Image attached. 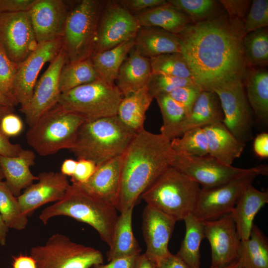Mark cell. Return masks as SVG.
<instances>
[{
  "mask_svg": "<svg viewBox=\"0 0 268 268\" xmlns=\"http://www.w3.org/2000/svg\"><path fill=\"white\" fill-rule=\"evenodd\" d=\"M156 268H189L177 255L170 253L155 263Z\"/></svg>",
  "mask_w": 268,
  "mask_h": 268,
  "instance_id": "cell-54",
  "label": "cell"
},
{
  "mask_svg": "<svg viewBox=\"0 0 268 268\" xmlns=\"http://www.w3.org/2000/svg\"><path fill=\"white\" fill-rule=\"evenodd\" d=\"M30 256L37 268H90L104 262L99 250L60 233L53 234L45 244L32 247Z\"/></svg>",
  "mask_w": 268,
  "mask_h": 268,
  "instance_id": "cell-9",
  "label": "cell"
},
{
  "mask_svg": "<svg viewBox=\"0 0 268 268\" xmlns=\"http://www.w3.org/2000/svg\"><path fill=\"white\" fill-rule=\"evenodd\" d=\"M223 114L217 94L203 90L199 95L190 114L181 127L182 135L186 131L197 128L222 122Z\"/></svg>",
  "mask_w": 268,
  "mask_h": 268,
  "instance_id": "cell-27",
  "label": "cell"
},
{
  "mask_svg": "<svg viewBox=\"0 0 268 268\" xmlns=\"http://www.w3.org/2000/svg\"><path fill=\"white\" fill-rule=\"evenodd\" d=\"M12 268H37V267L31 256L20 254L13 258Z\"/></svg>",
  "mask_w": 268,
  "mask_h": 268,
  "instance_id": "cell-55",
  "label": "cell"
},
{
  "mask_svg": "<svg viewBox=\"0 0 268 268\" xmlns=\"http://www.w3.org/2000/svg\"><path fill=\"white\" fill-rule=\"evenodd\" d=\"M115 206L71 183L64 197L45 208L39 218L46 224L57 216L71 217L92 226L109 246L119 216Z\"/></svg>",
  "mask_w": 268,
  "mask_h": 268,
  "instance_id": "cell-3",
  "label": "cell"
},
{
  "mask_svg": "<svg viewBox=\"0 0 268 268\" xmlns=\"http://www.w3.org/2000/svg\"><path fill=\"white\" fill-rule=\"evenodd\" d=\"M193 79L203 90L243 81L247 65L243 47V21L221 14L192 25L177 34Z\"/></svg>",
  "mask_w": 268,
  "mask_h": 268,
  "instance_id": "cell-1",
  "label": "cell"
},
{
  "mask_svg": "<svg viewBox=\"0 0 268 268\" xmlns=\"http://www.w3.org/2000/svg\"><path fill=\"white\" fill-rule=\"evenodd\" d=\"M136 134L117 116L86 121L69 150L77 159L90 160L98 165L122 155Z\"/></svg>",
  "mask_w": 268,
  "mask_h": 268,
  "instance_id": "cell-4",
  "label": "cell"
},
{
  "mask_svg": "<svg viewBox=\"0 0 268 268\" xmlns=\"http://www.w3.org/2000/svg\"><path fill=\"white\" fill-rule=\"evenodd\" d=\"M77 161L72 159H65L61 167V173L66 176H70L74 174Z\"/></svg>",
  "mask_w": 268,
  "mask_h": 268,
  "instance_id": "cell-56",
  "label": "cell"
},
{
  "mask_svg": "<svg viewBox=\"0 0 268 268\" xmlns=\"http://www.w3.org/2000/svg\"><path fill=\"white\" fill-rule=\"evenodd\" d=\"M19 64L11 61L0 46V92L18 105L13 85Z\"/></svg>",
  "mask_w": 268,
  "mask_h": 268,
  "instance_id": "cell-43",
  "label": "cell"
},
{
  "mask_svg": "<svg viewBox=\"0 0 268 268\" xmlns=\"http://www.w3.org/2000/svg\"><path fill=\"white\" fill-rule=\"evenodd\" d=\"M243 47L247 66L268 65V30L266 27L245 34Z\"/></svg>",
  "mask_w": 268,
  "mask_h": 268,
  "instance_id": "cell-37",
  "label": "cell"
},
{
  "mask_svg": "<svg viewBox=\"0 0 268 268\" xmlns=\"http://www.w3.org/2000/svg\"><path fill=\"white\" fill-rule=\"evenodd\" d=\"M14 110V107L0 105V122L5 115L13 113Z\"/></svg>",
  "mask_w": 268,
  "mask_h": 268,
  "instance_id": "cell-60",
  "label": "cell"
},
{
  "mask_svg": "<svg viewBox=\"0 0 268 268\" xmlns=\"http://www.w3.org/2000/svg\"><path fill=\"white\" fill-rule=\"evenodd\" d=\"M196 83L193 79L180 78L158 73H152L147 85L148 92L154 99L159 95L169 94L177 88Z\"/></svg>",
  "mask_w": 268,
  "mask_h": 268,
  "instance_id": "cell-42",
  "label": "cell"
},
{
  "mask_svg": "<svg viewBox=\"0 0 268 268\" xmlns=\"http://www.w3.org/2000/svg\"><path fill=\"white\" fill-rule=\"evenodd\" d=\"M0 105L12 107L16 106L10 99L4 95L1 92H0Z\"/></svg>",
  "mask_w": 268,
  "mask_h": 268,
  "instance_id": "cell-59",
  "label": "cell"
},
{
  "mask_svg": "<svg viewBox=\"0 0 268 268\" xmlns=\"http://www.w3.org/2000/svg\"><path fill=\"white\" fill-rule=\"evenodd\" d=\"M75 172L71 177L72 183L81 184L86 182L93 175L97 168V165L93 161L85 159L77 160Z\"/></svg>",
  "mask_w": 268,
  "mask_h": 268,
  "instance_id": "cell-46",
  "label": "cell"
},
{
  "mask_svg": "<svg viewBox=\"0 0 268 268\" xmlns=\"http://www.w3.org/2000/svg\"><path fill=\"white\" fill-rule=\"evenodd\" d=\"M142 234L146 245L144 254L155 263L171 253L168 246L176 221L146 205L142 212Z\"/></svg>",
  "mask_w": 268,
  "mask_h": 268,
  "instance_id": "cell-19",
  "label": "cell"
},
{
  "mask_svg": "<svg viewBox=\"0 0 268 268\" xmlns=\"http://www.w3.org/2000/svg\"><path fill=\"white\" fill-rule=\"evenodd\" d=\"M218 1L225 7L229 16L240 19L245 17L251 3L250 0H221Z\"/></svg>",
  "mask_w": 268,
  "mask_h": 268,
  "instance_id": "cell-49",
  "label": "cell"
},
{
  "mask_svg": "<svg viewBox=\"0 0 268 268\" xmlns=\"http://www.w3.org/2000/svg\"><path fill=\"white\" fill-rule=\"evenodd\" d=\"M22 149L19 144L12 143L0 128V155L15 157L18 156Z\"/></svg>",
  "mask_w": 268,
  "mask_h": 268,
  "instance_id": "cell-51",
  "label": "cell"
},
{
  "mask_svg": "<svg viewBox=\"0 0 268 268\" xmlns=\"http://www.w3.org/2000/svg\"><path fill=\"white\" fill-rule=\"evenodd\" d=\"M36 155L33 150L23 149L15 157L0 155V167L5 182L16 197L21 190L30 186L38 177L34 175L30 167L35 164Z\"/></svg>",
  "mask_w": 268,
  "mask_h": 268,
  "instance_id": "cell-22",
  "label": "cell"
},
{
  "mask_svg": "<svg viewBox=\"0 0 268 268\" xmlns=\"http://www.w3.org/2000/svg\"><path fill=\"white\" fill-rule=\"evenodd\" d=\"M153 99L146 85L123 97L117 116L127 128L137 134L144 129L145 114Z\"/></svg>",
  "mask_w": 268,
  "mask_h": 268,
  "instance_id": "cell-29",
  "label": "cell"
},
{
  "mask_svg": "<svg viewBox=\"0 0 268 268\" xmlns=\"http://www.w3.org/2000/svg\"><path fill=\"white\" fill-rule=\"evenodd\" d=\"M134 268H156V265L144 254H140L136 259Z\"/></svg>",
  "mask_w": 268,
  "mask_h": 268,
  "instance_id": "cell-57",
  "label": "cell"
},
{
  "mask_svg": "<svg viewBox=\"0 0 268 268\" xmlns=\"http://www.w3.org/2000/svg\"><path fill=\"white\" fill-rule=\"evenodd\" d=\"M268 202V192L260 191L253 184L245 189L230 213L241 241L249 238L256 215Z\"/></svg>",
  "mask_w": 268,
  "mask_h": 268,
  "instance_id": "cell-23",
  "label": "cell"
},
{
  "mask_svg": "<svg viewBox=\"0 0 268 268\" xmlns=\"http://www.w3.org/2000/svg\"><path fill=\"white\" fill-rule=\"evenodd\" d=\"M98 78L90 58L77 62L67 63L60 73V89L62 93Z\"/></svg>",
  "mask_w": 268,
  "mask_h": 268,
  "instance_id": "cell-36",
  "label": "cell"
},
{
  "mask_svg": "<svg viewBox=\"0 0 268 268\" xmlns=\"http://www.w3.org/2000/svg\"><path fill=\"white\" fill-rule=\"evenodd\" d=\"M167 1L195 23L208 19L217 6L216 1L213 0H168Z\"/></svg>",
  "mask_w": 268,
  "mask_h": 268,
  "instance_id": "cell-41",
  "label": "cell"
},
{
  "mask_svg": "<svg viewBox=\"0 0 268 268\" xmlns=\"http://www.w3.org/2000/svg\"><path fill=\"white\" fill-rule=\"evenodd\" d=\"M67 63V56L63 46L57 56L50 62L46 70L37 80L28 105L20 109L24 115L25 121L29 127L58 104L61 94L59 86L60 75Z\"/></svg>",
  "mask_w": 268,
  "mask_h": 268,
  "instance_id": "cell-15",
  "label": "cell"
},
{
  "mask_svg": "<svg viewBox=\"0 0 268 268\" xmlns=\"http://www.w3.org/2000/svg\"><path fill=\"white\" fill-rule=\"evenodd\" d=\"M203 129L207 138L208 155L225 165H232L242 154L246 144L238 140L222 122Z\"/></svg>",
  "mask_w": 268,
  "mask_h": 268,
  "instance_id": "cell-25",
  "label": "cell"
},
{
  "mask_svg": "<svg viewBox=\"0 0 268 268\" xmlns=\"http://www.w3.org/2000/svg\"><path fill=\"white\" fill-rule=\"evenodd\" d=\"M0 128L7 137L14 136L22 132L23 124L19 117L13 112L2 118L0 122Z\"/></svg>",
  "mask_w": 268,
  "mask_h": 268,
  "instance_id": "cell-47",
  "label": "cell"
},
{
  "mask_svg": "<svg viewBox=\"0 0 268 268\" xmlns=\"http://www.w3.org/2000/svg\"><path fill=\"white\" fill-rule=\"evenodd\" d=\"M238 260L242 268H268V238L255 224L249 238L240 242Z\"/></svg>",
  "mask_w": 268,
  "mask_h": 268,
  "instance_id": "cell-33",
  "label": "cell"
},
{
  "mask_svg": "<svg viewBox=\"0 0 268 268\" xmlns=\"http://www.w3.org/2000/svg\"><path fill=\"white\" fill-rule=\"evenodd\" d=\"M0 215L9 229L22 230L28 223L27 216L22 213L17 198L3 181L0 182Z\"/></svg>",
  "mask_w": 268,
  "mask_h": 268,
  "instance_id": "cell-38",
  "label": "cell"
},
{
  "mask_svg": "<svg viewBox=\"0 0 268 268\" xmlns=\"http://www.w3.org/2000/svg\"><path fill=\"white\" fill-rule=\"evenodd\" d=\"M69 10L62 0H36L29 11L38 43L62 38Z\"/></svg>",
  "mask_w": 268,
  "mask_h": 268,
  "instance_id": "cell-20",
  "label": "cell"
},
{
  "mask_svg": "<svg viewBox=\"0 0 268 268\" xmlns=\"http://www.w3.org/2000/svg\"><path fill=\"white\" fill-rule=\"evenodd\" d=\"M86 120L57 104L29 127L26 134L29 145L39 155L54 154L70 149L77 131Z\"/></svg>",
  "mask_w": 268,
  "mask_h": 268,
  "instance_id": "cell-6",
  "label": "cell"
},
{
  "mask_svg": "<svg viewBox=\"0 0 268 268\" xmlns=\"http://www.w3.org/2000/svg\"><path fill=\"white\" fill-rule=\"evenodd\" d=\"M140 28L135 15L118 1L107 2L100 17L93 55L135 38Z\"/></svg>",
  "mask_w": 268,
  "mask_h": 268,
  "instance_id": "cell-14",
  "label": "cell"
},
{
  "mask_svg": "<svg viewBox=\"0 0 268 268\" xmlns=\"http://www.w3.org/2000/svg\"><path fill=\"white\" fill-rule=\"evenodd\" d=\"M37 45L29 11L0 13V46L11 61L21 64Z\"/></svg>",
  "mask_w": 268,
  "mask_h": 268,
  "instance_id": "cell-13",
  "label": "cell"
},
{
  "mask_svg": "<svg viewBox=\"0 0 268 268\" xmlns=\"http://www.w3.org/2000/svg\"><path fill=\"white\" fill-rule=\"evenodd\" d=\"M134 45L135 38L93 55L90 58L99 78L110 85L115 84L120 68Z\"/></svg>",
  "mask_w": 268,
  "mask_h": 268,
  "instance_id": "cell-32",
  "label": "cell"
},
{
  "mask_svg": "<svg viewBox=\"0 0 268 268\" xmlns=\"http://www.w3.org/2000/svg\"><path fill=\"white\" fill-rule=\"evenodd\" d=\"M257 176L247 174L215 187L201 188L193 214L204 222L230 213L245 189L253 184Z\"/></svg>",
  "mask_w": 268,
  "mask_h": 268,
  "instance_id": "cell-12",
  "label": "cell"
},
{
  "mask_svg": "<svg viewBox=\"0 0 268 268\" xmlns=\"http://www.w3.org/2000/svg\"><path fill=\"white\" fill-rule=\"evenodd\" d=\"M37 177L38 182L17 197L22 213L27 217L42 205L61 200L70 185L61 172H42Z\"/></svg>",
  "mask_w": 268,
  "mask_h": 268,
  "instance_id": "cell-18",
  "label": "cell"
},
{
  "mask_svg": "<svg viewBox=\"0 0 268 268\" xmlns=\"http://www.w3.org/2000/svg\"><path fill=\"white\" fill-rule=\"evenodd\" d=\"M8 229V227L0 215V245L1 246H4L6 244Z\"/></svg>",
  "mask_w": 268,
  "mask_h": 268,
  "instance_id": "cell-58",
  "label": "cell"
},
{
  "mask_svg": "<svg viewBox=\"0 0 268 268\" xmlns=\"http://www.w3.org/2000/svg\"><path fill=\"white\" fill-rule=\"evenodd\" d=\"M134 207H130L118 216L111 243L107 253L108 262L117 258L140 254L141 249L132 228Z\"/></svg>",
  "mask_w": 268,
  "mask_h": 268,
  "instance_id": "cell-31",
  "label": "cell"
},
{
  "mask_svg": "<svg viewBox=\"0 0 268 268\" xmlns=\"http://www.w3.org/2000/svg\"><path fill=\"white\" fill-rule=\"evenodd\" d=\"M215 268H242V267L239 260H237L227 266Z\"/></svg>",
  "mask_w": 268,
  "mask_h": 268,
  "instance_id": "cell-61",
  "label": "cell"
},
{
  "mask_svg": "<svg viewBox=\"0 0 268 268\" xmlns=\"http://www.w3.org/2000/svg\"><path fill=\"white\" fill-rule=\"evenodd\" d=\"M3 179H4V175L0 167V182L2 181Z\"/></svg>",
  "mask_w": 268,
  "mask_h": 268,
  "instance_id": "cell-62",
  "label": "cell"
},
{
  "mask_svg": "<svg viewBox=\"0 0 268 268\" xmlns=\"http://www.w3.org/2000/svg\"><path fill=\"white\" fill-rule=\"evenodd\" d=\"M202 91L200 85L194 83L177 88L168 95L185 109L187 116Z\"/></svg>",
  "mask_w": 268,
  "mask_h": 268,
  "instance_id": "cell-45",
  "label": "cell"
},
{
  "mask_svg": "<svg viewBox=\"0 0 268 268\" xmlns=\"http://www.w3.org/2000/svg\"><path fill=\"white\" fill-rule=\"evenodd\" d=\"M106 3L82 0L69 10L62 37L67 63L83 61L93 55L99 23Z\"/></svg>",
  "mask_w": 268,
  "mask_h": 268,
  "instance_id": "cell-7",
  "label": "cell"
},
{
  "mask_svg": "<svg viewBox=\"0 0 268 268\" xmlns=\"http://www.w3.org/2000/svg\"><path fill=\"white\" fill-rule=\"evenodd\" d=\"M123 96L116 84L100 78L61 93L58 104L86 121L117 116Z\"/></svg>",
  "mask_w": 268,
  "mask_h": 268,
  "instance_id": "cell-8",
  "label": "cell"
},
{
  "mask_svg": "<svg viewBox=\"0 0 268 268\" xmlns=\"http://www.w3.org/2000/svg\"><path fill=\"white\" fill-rule=\"evenodd\" d=\"M212 92L218 96L223 114L222 123L240 141L253 138L254 118L244 89L243 81L227 83Z\"/></svg>",
  "mask_w": 268,
  "mask_h": 268,
  "instance_id": "cell-11",
  "label": "cell"
},
{
  "mask_svg": "<svg viewBox=\"0 0 268 268\" xmlns=\"http://www.w3.org/2000/svg\"><path fill=\"white\" fill-rule=\"evenodd\" d=\"M122 157L123 154L97 165L86 182L76 184L116 207L120 190Z\"/></svg>",
  "mask_w": 268,
  "mask_h": 268,
  "instance_id": "cell-21",
  "label": "cell"
},
{
  "mask_svg": "<svg viewBox=\"0 0 268 268\" xmlns=\"http://www.w3.org/2000/svg\"><path fill=\"white\" fill-rule=\"evenodd\" d=\"M253 149L259 157H268V134L263 132L257 135L253 142Z\"/></svg>",
  "mask_w": 268,
  "mask_h": 268,
  "instance_id": "cell-53",
  "label": "cell"
},
{
  "mask_svg": "<svg viewBox=\"0 0 268 268\" xmlns=\"http://www.w3.org/2000/svg\"><path fill=\"white\" fill-rule=\"evenodd\" d=\"M175 153L191 156L208 155L206 136L203 129L197 128L185 132L180 137L171 140Z\"/></svg>",
  "mask_w": 268,
  "mask_h": 268,
  "instance_id": "cell-39",
  "label": "cell"
},
{
  "mask_svg": "<svg viewBox=\"0 0 268 268\" xmlns=\"http://www.w3.org/2000/svg\"><path fill=\"white\" fill-rule=\"evenodd\" d=\"M151 75L149 59L134 47L120 68L115 84L125 97L146 86Z\"/></svg>",
  "mask_w": 268,
  "mask_h": 268,
  "instance_id": "cell-24",
  "label": "cell"
},
{
  "mask_svg": "<svg viewBox=\"0 0 268 268\" xmlns=\"http://www.w3.org/2000/svg\"><path fill=\"white\" fill-rule=\"evenodd\" d=\"M118 2L131 13L142 12L167 3L165 0H123Z\"/></svg>",
  "mask_w": 268,
  "mask_h": 268,
  "instance_id": "cell-48",
  "label": "cell"
},
{
  "mask_svg": "<svg viewBox=\"0 0 268 268\" xmlns=\"http://www.w3.org/2000/svg\"><path fill=\"white\" fill-rule=\"evenodd\" d=\"M139 255L115 259L106 265L98 264L93 266V268H134Z\"/></svg>",
  "mask_w": 268,
  "mask_h": 268,
  "instance_id": "cell-52",
  "label": "cell"
},
{
  "mask_svg": "<svg viewBox=\"0 0 268 268\" xmlns=\"http://www.w3.org/2000/svg\"><path fill=\"white\" fill-rule=\"evenodd\" d=\"M205 238L211 250L210 268L227 266L238 260L241 240L230 214L203 222Z\"/></svg>",
  "mask_w": 268,
  "mask_h": 268,
  "instance_id": "cell-17",
  "label": "cell"
},
{
  "mask_svg": "<svg viewBox=\"0 0 268 268\" xmlns=\"http://www.w3.org/2000/svg\"><path fill=\"white\" fill-rule=\"evenodd\" d=\"M62 47V38L38 43L34 51L19 64L13 89L16 101L20 105V109L29 104L43 66L53 60Z\"/></svg>",
  "mask_w": 268,
  "mask_h": 268,
  "instance_id": "cell-16",
  "label": "cell"
},
{
  "mask_svg": "<svg viewBox=\"0 0 268 268\" xmlns=\"http://www.w3.org/2000/svg\"><path fill=\"white\" fill-rule=\"evenodd\" d=\"M171 166L192 178L201 189L215 187L247 174H268L267 165L241 168L225 165L209 155L191 156L175 153Z\"/></svg>",
  "mask_w": 268,
  "mask_h": 268,
  "instance_id": "cell-10",
  "label": "cell"
},
{
  "mask_svg": "<svg viewBox=\"0 0 268 268\" xmlns=\"http://www.w3.org/2000/svg\"><path fill=\"white\" fill-rule=\"evenodd\" d=\"M155 99L163 120L160 134L170 141L180 137L182 125L187 117L186 111L168 94L159 95Z\"/></svg>",
  "mask_w": 268,
  "mask_h": 268,
  "instance_id": "cell-35",
  "label": "cell"
},
{
  "mask_svg": "<svg viewBox=\"0 0 268 268\" xmlns=\"http://www.w3.org/2000/svg\"><path fill=\"white\" fill-rule=\"evenodd\" d=\"M186 231L180 248L176 254L189 268H201L200 245L205 238L203 222L193 214L184 219Z\"/></svg>",
  "mask_w": 268,
  "mask_h": 268,
  "instance_id": "cell-34",
  "label": "cell"
},
{
  "mask_svg": "<svg viewBox=\"0 0 268 268\" xmlns=\"http://www.w3.org/2000/svg\"><path fill=\"white\" fill-rule=\"evenodd\" d=\"M192 178L172 166L167 168L142 194L149 205L176 222L193 214L201 191Z\"/></svg>",
  "mask_w": 268,
  "mask_h": 268,
  "instance_id": "cell-5",
  "label": "cell"
},
{
  "mask_svg": "<svg viewBox=\"0 0 268 268\" xmlns=\"http://www.w3.org/2000/svg\"><path fill=\"white\" fill-rule=\"evenodd\" d=\"M243 82L254 115L262 124L268 123V72L265 69H247Z\"/></svg>",
  "mask_w": 268,
  "mask_h": 268,
  "instance_id": "cell-30",
  "label": "cell"
},
{
  "mask_svg": "<svg viewBox=\"0 0 268 268\" xmlns=\"http://www.w3.org/2000/svg\"><path fill=\"white\" fill-rule=\"evenodd\" d=\"M134 15L140 27H158L176 35L182 32L191 20L168 2Z\"/></svg>",
  "mask_w": 268,
  "mask_h": 268,
  "instance_id": "cell-28",
  "label": "cell"
},
{
  "mask_svg": "<svg viewBox=\"0 0 268 268\" xmlns=\"http://www.w3.org/2000/svg\"><path fill=\"white\" fill-rule=\"evenodd\" d=\"M36 0H0V13L29 11Z\"/></svg>",
  "mask_w": 268,
  "mask_h": 268,
  "instance_id": "cell-50",
  "label": "cell"
},
{
  "mask_svg": "<svg viewBox=\"0 0 268 268\" xmlns=\"http://www.w3.org/2000/svg\"><path fill=\"white\" fill-rule=\"evenodd\" d=\"M134 48L148 59L182 51L181 41L176 34L155 27H140L135 38Z\"/></svg>",
  "mask_w": 268,
  "mask_h": 268,
  "instance_id": "cell-26",
  "label": "cell"
},
{
  "mask_svg": "<svg viewBox=\"0 0 268 268\" xmlns=\"http://www.w3.org/2000/svg\"><path fill=\"white\" fill-rule=\"evenodd\" d=\"M149 60L152 73L193 79L191 69L181 53L164 54Z\"/></svg>",
  "mask_w": 268,
  "mask_h": 268,
  "instance_id": "cell-40",
  "label": "cell"
},
{
  "mask_svg": "<svg viewBox=\"0 0 268 268\" xmlns=\"http://www.w3.org/2000/svg\"><path fill=\"white\" fill-rule=\"evenodd\" d=\"M268 25V0H253L244 22L245 35Z\"/></svg>",
  "mask_w": 268,
  "mask_h": 268,
  "instance_id": "cell-44",
  "label": "cell"
},
{
  "mask_svg": "<svg viewBox=\"0 0 268 268\" xmlns=\"http://www.w3.org/2000/svg\"><path fill=\"white\" fill-rule=\"evenodd\" d=\"M175 152L171 141L161 134L144 129L136 134L123 154L117 210L134 207L142 194L168 167Z\"/></svg>",
  "mask_w": 268,
  "mask_h": 268,
  "instance_id": "cell-2",
  "label": "cell"
}]
</instances>
